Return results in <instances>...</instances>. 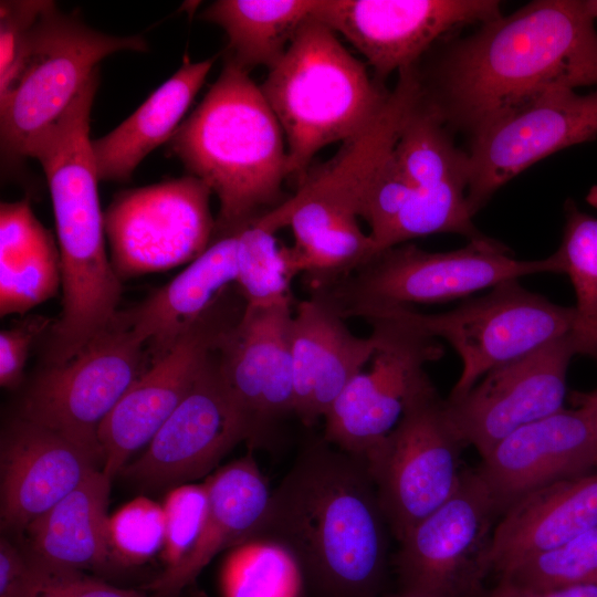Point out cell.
<instances>
[{
    "label": "cell",
    "instance_id": "1",
    "mask_svg": "<svg viewBox=\"0 0 597 597\" xmlns=\"http://www.w3.org/2000/svg\"><path fill=\"white\" fill-rule=\"evenodd\" d=\"M419 96L469 137L554 91L597 85V31L586 0H536L413 65Z\"/></svg>",
    "mask_w": 597,
    "mask_h": 597
},
{
    "label": "cell",
    "instance_id": "2",
    "mask_svg": "<svg viewBox=\"0 0 597 597\" xmlns=\"http://www.w3.org/2000/svg\"><path fill=\"white\" fill-rule=\"evenodd\" d=\"M388 532L366 464L321 438L272 490L254 537L289 549L318 597H380Z\"/></svg>",
    "mask_w": 597,
    "mask_h": 597
},
{
    "label": "cell",
    "instance_id": "44",
    "mask_svg": "<svg viewBox=\"0 0 597 597\" xmlns=\"http://www.w3.org/2000/svg\"><path fill=\"white\" fill-rule=\"evenodd\" d=\"M587 8L594 19H597V0H586Z\"/></svg>",
    "mask_w": 597,
    "mask_h": 597
},
{
    "label": "cell",
    "instance_id": "19",
    "mask_svg": "<svg viewBox=\"0 0 597 597\" xmlns=\"http://www.w3.org/2000/svg\"><path fill=\"white\" fill-rule=\"evenodd\" d=\"M219 346L146 449L123 468L125 478L146 486L191 481L211 474L232 448L247 442L244 423L220 375Z\"/></svg>",
    "mask_w": 597,
    "mask_h": 597
},
{
    "label": "cell",
    "instance_id": "31",
    "mask_svg": "<svg viewBox=\"0 0 597 597\" xmlns=\"http://www.w3.org/2000/svg\"><path fill=\"white\" fill-rule=\"evenodd\" d=\"M303 582L292 553L259 536L229 549L221 569L224 597H298Z\"/></svg>",
    "mask_w": 597,
    "mask_h": 597
},
{
    "label": "cell",
    "instance_id": "13",
    "mask_svg": "<svg viewBox=\"0 0 597 597\" xmlns=\"http://www.w3.org/2000/svg\"><path fill=\"white\" fill-rule=\"evenodd\" d=\"M211 193L189 174L118 192L104 212L118 279L167 271L201 255L216 234Z\"/></svg>",
    "mask_w": 597,
    "mask_h": 597
},
{
    "label": "cell",
    "instance_id": "35",
    "mask_svg": "<svg viewBox=\"0 0 597 597\" xmlns=\"http://www.w3.org/2000/svg\"><path fill=\"white\" fill-rule=\"evenodd\" d=\"M166 522L163 505L136 498L108 516L107 542L113 565L136 566L161 552Z\"/></svg>",
    "mask_w": 597,
    "mask_h": 597
},
{
    "label": "cell",
    "instance_id": "40",
    "mask_svg": "<svg viewBox=\"0 0 597 597\" xmlns=\"http://www.w3.org/2000/svg\"><path fill=\"white\" fill-rule=\"evenodd\" d=\"M30 561L6 537L0 541V597H21L29 577Z\"/></svg>",
    "mask_w": 597,
    "mask_h": 597
},
{
    "label": "cell",
    "instance_id": "10",
    "mask_svg": "<svg viewBox=\"0 0 597 597\" xmlns=\"http://www.w3.org/2000/svg\"><path fill=\"white\" fill-rule=\"evenodd\" d=\"M367 322L376 339L371 365L348 383L323 419V438L365 464L429 379L425 366L443 355L437 338L404 320L379 315Z\"/></svg>",
    "mask_w": 597,
    "mask_h": 597
},
{
    "label": "cell",
    "instance_id": "33",
    "mask_svg": "<svg viewBox=\"0 0 597 597\" xmlns=\"http://www.w3.org/2000/svg\"><path fill=\"white\" fill-rule=\"evenodd\" d=\"M555 253L574 287L577 334L597 360V218L580 211L570 199L565 203L563 238Z\"/></svg>",
    "mask_w": 597,
    "mask_h": 597
},
{
    "label": "cell",
    "instance_id": "38",
    "mask_svg": "<svg viewBox=\"0 0 597 597\" xmlns=\"http://www.w3.org/2000/svg\"><path fill=\"white\" fill-rule=\"evenodd\" d=\"M51 1L0 2V86L6 84L21 57L32 29Z\"/></svg>",
    "mask_w": 597,
    "mask_h": 597
},
{
    "label": "cell",
    "instance_id": "11",
    "mask_svg": "<svg viewBox=\"0 0 597 597\" xmlns=\"http://www.w3.org/2000/svg\"><path fill=\"white\" fill-rule=\"evenodd\" d=\"M501 511L475 470L462 471L452 495L399 541L402 590L429 597H483Z\"/></svg>",
    "mask_w": 597,
    "mask_h": 597
},
{
    "label": "cell",
    "instance_id": "3",
    "mask_svg": "<svg viewBox=\"0 0 597 597\" xmlns=\"http://www.w3.org/2000/svg\"><path fill=\"white\" fill-rule=\"evenodd\" d=\"M91 106L72 103L40 136L30 157L50 188L62 273V311L45 348L48 365L72 358L117 314L122 281L105 248L104 213L90 138Z\"/></svg>",
    "mask_w": 597,
    "mask_h": 597
},
{
    "label": "cell",
    "instance_id": "42",
    "mask_svg": "<svg viewBox=\"0 0 597 597\" xmlns=\"http://www.w3.org/2000/svg\"><path fill=\"white\" fill-rule=\"evenodd\" d=\"M570 401L573 405L583 406L588 410L591 417L597 444V388L591 391L572 392Z\"/></svg>",
    "mask_w": 597,
    "mask_h": 597
},
{
    "label": "cell",
    "instance_id": "22",
    "mask_svg": "<svg viewBox=\"0 0 597 597\" xmlns=\"http://www.w3.org/2000/svg\"><path fill=\"white\" fill-rule=\"evenodd\" d=\"M376 350V339L354 335L345 318L320 291L296 304L291 323L294 411L312 427L364 369Z\"/></svg>",
    "mask_w": 597,
    "mask_h": 597
},
{
    "label": "cell",
    "instance_id": "8",
    "mask_svg": "<svg viewBox=\"0 0 597 597\" xmlns=\"http://www.w3.org/2000/svg\"><path fill=\"white\" fill-rule=\"evenodd\" d=\"M404 320L448 342L460 356L462 371L449 399L467 394L490 370L517 359L578 327L574 306H563L525 289L519 279L493 286L485 295L438 314L397 307L368 315Z\"/></svg>",
    "mask_w": 597,
    "mask_h": 597
},
{
    "label": "cell",
    "instance_id": "29",
    "mask_svg": "<svg viewBox=\"0 0 597 597\" xmlns=\"http://www.w3.org/2000/svg\"><path fill=\"white\" fill-rule=\"evenodd\" d=\"M62 286L59 247L28 198L0 206V314H24Z\"/></svg>",
    "mask_w": 597,
    "mask_h": 597
},
{
    "label": "cell",
    "instance_id": "41",
    "mask_svg": "<svg viewBox=\"0 0 597 597\" xmlns=\"http://www.w3.org/2000/svg\"><path fill=\"white\" fill-rule=\"evenodd\" d=\"M483 597H597V584L553 589H530L499 579L498 584L486 590Z\"/></svg>",
    "mask_w": 597,
    "mask_h": 597
},
{
    "label": "cell",
    "instance_id": "14",
    "mask_svg": "<svg viewBox=\"0 0 597 597\" xmlns=\"http://www.w3.org/2000/svg\"><path fill=\"white\" fill-rule=\"evenodd\" d=\"M244 310L245 302L238 289L230 287L168 353L132 384L98 430L102 470L106 475L113 479L121 473L130 457L149 443Z\"/></svg>",
    "mask_w": 597,
    "mask_h": 597
},
{
    "label": "cell",
    "instance_id": "5",
    "mask_svg": "<svg viewBox=\"0 0 597 597\" xmlns=\"http://www.w3.org/2000/svg\"><path fill=\"white\" fill-rule=\"evenodd\" d=\"M285 136L290 176L300 181L314 156L369 125L390 91L342 44L337 33L310 18L260 85Z\"/></svg>",
    "mask_w": 597,
    "mask_h": 597
},
{
    "label": "cell",
    "instance_id": "36",
    "mask_svg": "<svg viewBox=\"0 0 597 597\" xmlns=\"http://www.w3.org/2000/svg\"><path fill=\"white\" fill-rule=\"evenodd\" d=\"M166 522L161 551L166 568L179 564L196 546L206 523L209 496L206 483L174 488L163 504Z\"/></svg>",
    "mask_w": 597,
    "mask_h": 597
},
{
    "label": "cell",
    "instance_id": "34",
    "mask_svg": "<svg viewBox=\"0 0 597 597\" xmlns=\"http://www.w3.org/2000/svg\"><path fill=\"white\" fill-rule=\"evenodd\" d=\"M499 579L530 589L597 584V527L517 562Z\"/></svg>",
    "mask_w": 597,
    "mask_h": 597
},
{
    "label": "cell",
    "instance_id": "16",
    "mask_svg": "<svg viewBox=\"0 0 597 597\" xmlns=\"http://www.w3.org/2000/svg\"><path fill=\"white\" fill-rule=\"evenodd\" d=\"M494 0H317L313 18L341 33L385 85L452 31L500 17Z\"/></svg>",
    "mask_w": 597,
    "mask_h": 597
},
{
    "label": "cell",
    "instance_id": "25",
    "mask_svg": "<svg viewBox=\"0 0 597 597\" xmlns=\"http://www.w3.org/2000/svg\"><path fill=\"white\" fill-rule=\"evenodd\" d=\"M597 527V470L540 488L511 505L498 521L492 572L556 547Z\"/></svg>",
    "mask_w": 597,
    "mask_h": 597
},
{
    "label": "cell",
    "instance_id": "30",
    "mask_svg": "<svg viewBox=\"0 0 597 597\" xmlns=\"http://www.w3.org/2000/svg\"><path fill=\"white\" fill-rule=\"evenodd\" d=\"M317 0H219L200 14L228 38L224 63L244 72L271 70L298 29L313 17Z\"/></svg>",
    "mask_w": 597,
    "mask_h": 597
},
{
    "label": "cell",
    "instance_id": "18",
    "mask_svg": "<svg viewBox=\"0 0 597 597\" xmlns=\"http://www.w3.org/2000/svg\"><path fill=\"white\" fill-rule=\"evenodd\" d=\"M292 316V304L245 307L218 348L223 385L253 448L271 444L295 416Z\"/></svg>",
    "mask_w": 597,
    "mask_h": 597
},
{
    "label": "cell",
    "instance_id": "27",
    "mask_svg": "<svg viewBox=\"0 0 597 597\" xmlns=\"http://www.w3.org/2000/svg\"><path fill=\"white\" fill-rule=\"evenodd\" d=\"M112 478L102 468L85 479L24 530L32 558L78 570L113 565L107 542Z\"/></svg>",
    "mask_w": 597,
    "mask_h": 597
},
{
    "label": "cell",
    "instance_id": "20",
    "mask_svg": "<svg viewBox=\"0 0 597 597\" xmlns=\"http://www.w3.org/2000/svg\"><path fill=\"white\" fill-rule=\"evenodd\" d=\"M596 470L591 417L578 405L515 430L476 468L502 514L540 488Z\"/></svg>",
    "mask_w": 597,
    "mask_h": 597
},
{
    "label": "cell",
    "instance_id": "39",
    "mask_svg": "<svg viewBox=\"0 0 597 597\" xmlns=\"http://www.w3.org/2000/svg\"><path fill=\"white\" fill-rule=\"evenodd\" d=\"M48 320L29 317L0 333V385L17 389L24 375V367L33 342L44 331Z\"/></svg>",
    "mask_w": 597,
    "mask_h": 597
},
{
    "label": "cell",
    "instance_id": "32",
    "mask_svg": "<svg viewBox=\"0 0 597 597\" xmlns=\"http://www.w3.org/2000/svg\"><path fill=\"white\" fill-rule=\"evenodd\" d=\"M235 286L247 308L292 304L289 247L255 220L238 229Z\"/></svg>",
    "mask_w": 597,
    "mask_h": 597
},
{
    "label": "cell",
    "instance_id": "7",
    "mask_svg": "<svg viewBox=\"0 0 597 597\" xmlns=\"http://www.w3.org/2000/svg\"><path fill=\"white\" fill-rule=\"evenodd\" d=\"M139 35L115 36L87 27L51 1L35 22L17 67L0 86L2 163L18 165L59 118L98 62L119 51L144 52Z\"/></svg>",
    "mask_w": 597,
    "mask_h": 597
},
{
    "label": "cell",
    "instance_id": "15",
    "mask_svg": "<svg viewBox=\"0 0 597 597\" xmlns=\"http://www.w3.org/2000/svg\"><path fill=\"white\" fill-rule=\"evenodd\" d=\"M576 355L591 357V352L572 332L490 370L462 397L444 399L447 418L463 444L483 458L515 430L563 409Z\"/></svg>",
    "mask_w": 597,
    "mask_h": 597
},
{
    "label": "cell",
    "instance_id": "9",
    "mask_svg": "<svg viewBox=\"0 0 597 597\" xmlns=\"http://www.w3.org/2000/svg\"><path fill=\"white\" fill-rule=\"evenodd\" d=\"M149 365L145 343L116 314L72 358L36 375L19 417L62 434L102 464L100 427Z\"/></svg>",
    "mask_w": 597,
    "mask_h": 597
},
{
    "label": "cell",
    "instance_id": "24",
    "mask_svg": "<svg viewBox=\"0 0 597 597\" xmlns=\"http://www.w3.org/2000/svg\"><path fill=\"white\" fill-rule=\"evenodd\" d=\"M238 229L217 234L207 250L170 282L118 317L146 345L149 363L177 341L235 285Z\"/></svg>",
    "mask_w": 597,
    "mask_h": 597
},
{
    "label": "cell",
    "instance_id": "43",
    "mask_svg": "<svg viewBox=\"0 0 597 597\" xmlns=\"http://www.w3.org/2000/svg\"><path fill=\"white\" fill-rule=\"evenodd\" d=\"M385 597H429V596L400 589L398 593H395Z\"/></svg>",
    "mask_w": 597,
    "mask_h": 597
},
{
    "label": "cell",
    "instance_id": "4",
    "mask_svg": "<svg viewBox=\"0 0 597 597\" xmlns=\"http://www.w3.org/2000/svg\"><path fill=\"white\" fill-rule=\"evenodd\" d=\"M168 148L218 197L214 235L234 231L286 200L282 185L290 170L282 127L260 85L229 63Z\"/></svg>",
    "mask_w": 597,
    "mask_h": 597
},
{
    "label": "cell",
    "instance_id": "12",
    "mask_svg": "<svg viewBox=\"0 0 597 597\" xmlns=\"http://www.w3.org/2000/svg\"><path fill=\"white\" fill-rule=\"evenodd\" d=\"M463 447L447 418L444 399L429 378L366 464L398 542L455 491Z\"/></svg>",
    "mask_w": 597,
    "mask_h": 597
},
{
    "label": "cell",
    "instance_id": "26",
    "mask_svg": "<svg viewBox=\"0 0 597 597\" xmlns=\"http://www.w3.org/2000/svg\"><path fill=\"white\" fill-rule=\"evenodd\" d=\"M256 221L274 233L284 227L292 229L291 266L295 275L303 274L311 291L337 283L375 254L373 240L357 217L313 200L292 202L286 198Z\"/></svg>",
    "mask_w": 597,
    "mask_h": 597
},
{
    "label": "cell",
    "instance_id": "23",
    "mask_svg": "<svg viewBox=\"0 0 597 597\" xmlns=\"http://www.w3.org/2000/svg\"><path fill=\"white\" fill-rule=\"evenodd\" d=\"M209 509L201 535L188 556L165 569L147 588L156 597H177L222 551L254 537L269 510L272 489L251 453L209 474Z\"/></svg>",
    "mask_w": 597,
    "mask_h": 597
},
{
    "label": "cell",
    "instance_id": "37",
    "mask_svg": "<svg viewBox=\"0 0 597 597\" xmlns=\"http://www.w3.org/2000/svg\"><path fill=\"white\" fill-rule=\"evenodd\" d=\"M30 577L21 597H147L90 577L83 570L52 566L29 556Z\"/></svg>",
    "mask_w": 597,
    "mask_h": 597
},
{
    "label": "cell",
    "instance_id": "17",
    "mask_svg": "<svg viewBox=\"0 0 597 597\" xmlns=\"http://www.w3.org/2000/svg\"><path fill=\"white\" fill-rule=\"evenodd\" d=\"M597 137V90L547 93L469 137L467 201L474 214L510 179L536 161Z\"/></svg>",
    "mask_w": 597,
    "mask_h": 597
},
{
    "label": "cell",
    "instance_id": "6",
    "mask_svg": "<svg viewBox=\"0 0 597 597\" xmlns=\"http://www.w3.org/2000/svg\"><path fill=\"white\" fill-rule=\"evenodd\" d=\"M536 273H563L557 254L517 260L489 237L461 249L429 252L402 243L374 254L337 283L320 290L346 320L413 303H441Z\"/></svg>",
    "mask_w": 597,
    "mask_h": 597
},
{
    "label": "cell",
    "instance_id": "28",
    "mask_svg": "<svg viewBox=\"0 0 597 597\" xmlns=\"http://www.w3.org/2000/svg\"><path fill=\"white\" fill-rule=\"evenodd\" d=\"M214 61L216 56L190 62L185 56L179 70L128 118L92 140L98 180L127 181L151 150L170 140Z\"/></svg>",
    "mask_w": 597,
    "mask_h": 597
},
{
    "label": "cell",
    "instance_id": "21",
    "mask_svg": "<svg viewBox=\"0 0 597 597\" xmlns=\"http://www.w3.org/2000/svg\"><path fill=\"white\" fill-rule=\"evenodd\" d=\"M98 464L62 434L18 417L1 439L2 527L24 532Z\"/></svg>",
    "mask_w": 597,
    "mask_h": 597
}]
</instances>
